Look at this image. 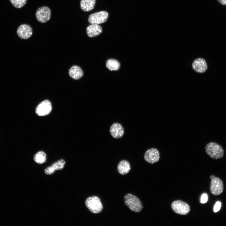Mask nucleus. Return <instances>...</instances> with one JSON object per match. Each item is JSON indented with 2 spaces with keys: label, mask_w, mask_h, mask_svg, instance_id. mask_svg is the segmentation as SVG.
Instances as JSON below:
<instances>
[{
  "label": "nucleus",
  "mask_w": 226,
  "mask_h": 226,
  "mask_svg": "<svg viewBox=\"0 0 226 226\" xmlns=\"http://www.w3.org/2000/svg\"><path fill=\"white\" fill-rule=\"evenodd\" d=\"M144 158L147 162L153 164L158 162L160 159V153L158 150L154 148L147 150L145 152Z\"/></svg>",
  "instance_id": "9"
},
{
  "label": "nucleus",
  "mask_w": 226,
  "mask_h": 226,
  "mask_svg": "<svg viewBox=\"0 0 226 226\" xmlns=\"http://www.w3.org/2000/svg\"><path fill=\"white\" fill-rule=\"evenodd\" d=\"M33 159L37 163L43 164L45 163L46 160V154L42 151H38L34 156Z\"/></svg>",
  "instance_id": "18"
},
{
  "label": "nucleus",
  "mask_w": 226,
  "mask_h": 226,
  "mask_svg": "<svg viewBox=\"0 0 226 226\" xmlns=\"http://www.w3.org/2000/svg\"><path fill=\"white\" fill-rule=\"evenodd\" d=\"M210 178L211 180L210 185L211 193L215 196L220 195L223 191V184L222 181L213 175H211Z\"/></svg>",
  "instance_id": "4"
},
{
  "label": "nucleus",
  "mask_w": 226,
  "mask_h": 226,
  "mask_svg": "<svg viewBox=\"0 0 226 226\" xmlns=\"http://www.w3.org/2000/svg\"><path fill=\"white\" fill-rule=\"evenodd\" d=\"M69 74L70 76L75 80L80 78L83 75V73L82 69L78 66H72L69 69Z\"/></svg>",
  "instance_id": "15"
},
{
  "label": "nucleus",
  "mask_w": 226,
  "mask_h": 226,
  "mask_svg": "<svg viewBox=\"0 0 226 226\" xmlns=\"http://www.w3.org/2000/svg\"><path fill=\"white\" fill-rule=\"evenodd\" d=\"M35 15L39 22L41 23H46L50 19L51 11L48 7L43 6L38 9Z\"/></svg>",
  "instance_id": "8"
},
{
  "label": "nucleus",
  "mask_w": 226,
  "mask_h": 226,
  "mask_svg": "<svg viewBox=\"0 0 226 226\" xmlns=\"http://www.w3.org/2000/svg\"><path fill=\"white\" fill-rule=\"evenodd\" d=\"M96 3V0H81L80 6L83 11L88 12L93 9Z\"/></svg>",
  "instance_id": "17"
},
{
  "label": "nucleus",
  "mask_w": 226,
  "mask_h": 226,
  "mask_svg": "<svg viewBox=\"0 0 226 226\" xmlns=\"http://www.w3.org/2000/svg\"><path fill=\"white\" fill-rule=\"evenodd\" d=\"M217 0L220 4L223 5H226V0Z\"/></svg>",
  "instance_id": "23"
},
{
  "label": "nucleus",
  "mask_w": 226,
  "mask_h": 226,
  "mask_svg": "<svg viewBox=\"0 0 226 226\" xmlns=\"http://www.w3.org/2000/svg\"><path fill=\"white\" fill-rule=\"evenodd\" d=\"M65 161L63 159H60L53 164L52 165L46 168L44 170L45 173L47 175L53 174L56 170H60L63 169L65 164Z\"/></svg>",
  "instance_id": "13"
},
{
  "label": "nucleus",
  "mask_w": 226,
  "mask_h": 226,
  "mask_svg": "<svg viewBox=\"0 0 226 226\" xmlns=\"http://www.w3.org/2000/svg\"><path fill=\"white\" fill-rule=\"evenodd\" d=\"M207 154L211 158L218 159L222 158L224 151L222 147L218 143L211 142L207 143L205 147Z\"/></svg>",
  "instance_id": "1"
},
{
  "label": "nucleus",
  "mask_w": 226,
  "mask_h": 226,
  "mask_svg": "<svg viewBox=\"0 0 226 226\" xmlns=\"http://www.w3.org/2000/svg\"><path fill=\"white\" fill-rule=\"evenodd\" d=\"M17 33L20 38L27 39L32 35V30L29 25L26 24H22L18 28Z\"/></svg>",
  "instance_id": "11"
},
{
  "label": "nucleus",
  "mask_w": 226,
  "mask_h": 226,
  "mask_svg": "<svg viewBox=\"0 0 226 226\" xmlns=\"http://www.w3.org/2000/svg\"><path fill=\"white\" fill-rule=\"evenodd\" d=\"M85 205L88 209L94 213H100L103 209V205L100 198L96 196L88 198L85 201Z\"/></svg>",
  "instance_id": "3"
},
{
  "label": "nucleus",
  "mask_w": 226,
  "mask_h": 226,
  "mask_svg": "<svg viewBox=\"0 0 226 226\" xmlns=\"http://www.w3.org/2000/svg\"><path fill=\"white\" fill-rule=\"evenodd\" d=\"M86 31L89 37H93L100 35L102 30L101 26L98 24H91L87 26Z\"/></svg>",
  "instance_id": "14"
},
{
  "label": "nucleus",
  "mask_w": 226,
  "mask_h": 226,
  "mask_svg": "<svg viewBox=\"0 0 226 226\" xmlns=\"http://www.w3.org/2000/svg\"><path fill=\"white\" fill-rule=\"evenodd\" d=\"M110 131L111 135L116 138L121 137L124 133L123 127L120 124L118 123H115L112 125Z\"/></svg>",
  "instance_id": "12"
},
{
  "label": "nucleus",
  "mask_w": 226,
  "mask_h": 226,
  "mask_svg": "<svg viewBox=\"0 0 226 226\" xmlns=\"http://www.w3.org/2000/svg\"><path fill=\"white\" fill-rule=\"evenodd\" d=\"M125 204L132 211L136 213L140 212L143 208L141 201L136 196L127 194L124 197Z\"/></svg>",
  "instance_id": "2"
},
{
  "label": "nucleus",
  "mask_w": 226,
  "mask_h": 226,
  "mask_svg": "<svg viewBox=\"0 0 226 226\" xmlns=\"http://www.w3.org/2000/svg\"><path fill=\"white\" fill-rule=\"evenodd\" d=\"M131 170V166L127 160H123L121 161L117 165V170L118 173L121 175L126 174Z\"/></svg>",
  "instance_id": "16"
},
{
  "label": "nucleus",
  "mask_w": 226,
  "mask_h": 226,
  "mask_svg": "<svg viewBox=\"0 0 226 226\" xmlns=\"http://www.w3.org/2000/svg\"><path fill=\"white\" fill-rule=\"evenodd\" d=\"M221 203L220 202H217L215 203L213 207V211L216 213L219 210L221 207Z\"/></svg>",
  "instance_id": "21"
},
{
  "label": "nucleus",
  "mask_w": 226,
  "mask_h": 226,
  "mask_svg": "<svg viewBox=\"0 0 226 226\" xmlns=\"http://www.w3.org/2000/svg\"><path fill=\"white\" fill-rule=\"evenodd\" d=\"M171 207L176 213L181 215L187 214L190 211V207L186 202L180 200H175L171 204Z\"/></svg>",
  "instance_id": "5"
},
{
  "label": "nucleus",
  "mask_w": 226,
  "mask_h": 226,
  "mask_svg": "<svg viewBox=\"0 0 226 226\" xmlns=\"http://www.w3.org/2000/svg\"><path fill=\"white\" fill-rule=\"evenodd\" d=\"M108 17V13L106 11H102L90 14L88 20L91 24H99L105 22Z\"/></svg>",
  "instance_id": "7"
},
{
  "label": "nucleus",
  "mask_w": 226,
  "mask_h": 226,
  "mask_svg": "<svg viewBox=\"0 0 226 226\" xmlns=\"http://www.w3.org/2000/svg\"><path fill=\"white\" fill-rule=\"evenodd\" d=\"M192 69L199 73H203L207 69V65L206 60L203 58H198L195 60L192 64Z\"/></svg>",
  "instance_id": "10"
},
{
  "label": "nucleus",
  "mask_w": 226,
  "mask_h": 226,
  "mask_svg": "<svg viewBox=\"0 0 226 226\" xmlns=\"http://www.w3.org/2000/svg\"><path fill=\"white\" fill-rule=\"evenodd\" d=\"M27 0H9L11 4L15 8H20L23 7Z\"/></svg>",
  "instance_id": "20"
},
{
  "label": "nucleus",
  "mask_w": 226,
  "mask_h": 226,
  "mask_svg": "<svg viewBox=\"0 0 226 226\" xmlns=\"http://www.w3.org/2000/svg\"><path fill=\"white\" fill-rule=\"evenodd\" d=\"M208 199V196L207 194L205 193L203 194L201 196L200 202L202 203H206Z\"/></svg>",
  "instance_id": "22"
},
{
  "label": "nucleus",
  "mask_w": 226,
  "mask_h": 226,
  "mask_svg": "<svg viewBox=\"0 0 226 226\" xmlns=\"http://www.w3.org/2000/svg\"><path fill=\"white\" fill-rule=\"evenodd\" d=\"M52 110L51 102L48 100H45L40 103L35 109L36 114L38 116H43L49 114Z\"/></svg>",
  "instance_id": "6"
},
{
  "label": "nucleus",
  "mask_w": 226,
  "mask_h": 226,
  "mask_svg": "<svg viewBox=\"0 0 226 226\" xmlns=\"http://www.w3.org/2000/svg\"><path fill=\"white\" fill-rule=\"evenodd\" d=\"M106 66L107 68L110 71H116L119 69L120 65L116 60L110 59L107 61Z\"/></svg>",
  "instance_id": "19"
}]
</instances>
